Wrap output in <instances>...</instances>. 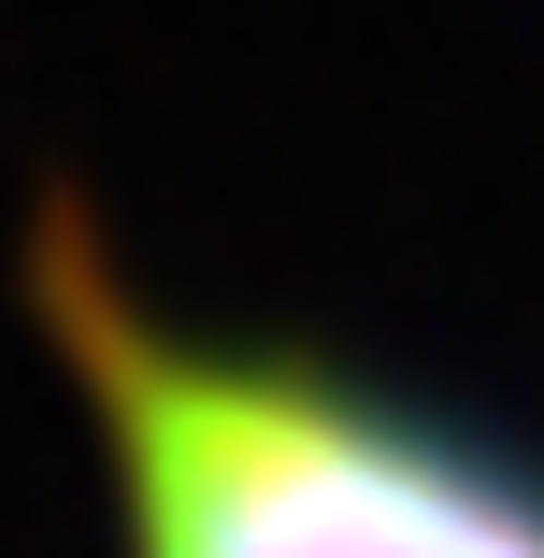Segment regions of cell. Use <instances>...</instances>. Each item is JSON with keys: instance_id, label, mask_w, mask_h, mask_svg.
I'll return each mask as SVG.
<instances>
[{"instance_id": "6da1fadb", "label": "cell", "mask_w": 544, "mask_h": 558, "mask_svg": "<svg viewBox=\"0 0 544 558\" xmlns=\"http://www.w3.org/2000/svg\"><path fill=\"white\" fill-rule=\"evenodd\" d=\"M116 558H544V473L330 359L215 344L58 258Z\"/></svg>"}]
</instances>
